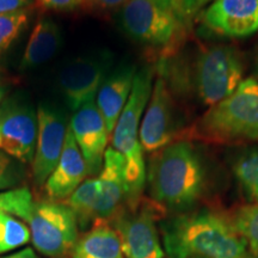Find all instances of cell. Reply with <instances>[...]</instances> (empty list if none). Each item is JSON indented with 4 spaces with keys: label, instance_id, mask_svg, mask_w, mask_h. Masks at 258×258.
Segmentation results:
<instances>
[{
    "label": "cell",
    "instance_id": "8992f818",
    "mask_svg": "<svg viewBox=\"0 0 258 258\" xmlns=\"http://www.w3.org/2000/svg\"><path fill=\"white\" fill-rule=\"evenodd\" d=\"M243 76V57L233 47L209 46L196 57L195 89L205 105L213 106L232 95L244 80Z\"/></svg>",
    "mask_w": 258,
    "mask_h": 258
},
{
    "label": "cell",
    "instance_id": "d6a6232c",
    "mask_svg": "<svg viewBox=\"0 0 258 258\" xmlns=\"http://www.w3.org/2000/svg\"><path fill=\"white\" fill-rule=\"evenodd\" d=\"M161 2H165V3H167V4H170V5H172L173 8H175V5H176V3L178 2V0H161ZM176 9V8H175Z\"/></svg>",
    "mask_w": 258,
    "mask_h": 258
},
{
    "label": "cell",
    "instance_id": "f546056e",
    "mask_svg": "<svg viewBox=\"0 0 258 258\" xmlns=\"http://www.w3.org/2000/svg\"><path fill=\"white\" fill-rule=\"evenodd\" d=\"M0 258H40L34 247H24V249L15 251L12 253H8Z\"/></svg>",
    "mask_w": 258,
    "mask_h": 258
},
{
    "label": "cell",
    "instance_id": "277c9868",
    "mask_svg": "<svg viewBox=\"0 0 258 258\" xmlns=\"http://www.w3.org/2000/svg\"><path fill=\"white\" fill-rule=\"evenodd\" d=\"M154 71L145 66L137 71L127 103L112 132V148L124 159L125 182L128 186V205L133 208L141 202V194L146 182V165L139 132L145 110L153 89Z\"/></svg>",
    "mask_w": 258,
    "mask_h": 258
},
{
    "label": "cell",
    "instance_id": "ffe728a7",
    "mask_svg": "<svg viewBox=\"0 0 258 258\" xmlns=\"http://www.w3.org/2000/svg\"><path fill=\"white\" fill-rule=\"evenodd\" d=\"M99 191L101 185L97 177L85 179L64 202L76 215L79 230H85L95 222Z\"/></svg>",
    "mask_w": 258,
    "mask_h": 258
},
{
    "label": "cell",
    "instance_id": "7c38bea8",
    "mask_svg": "<svg viewBox=\"0 0 258 258\" xmlns=\"http://www.w3.org/2000/svg\"><path fill=\"white\" fill-rule=\"evenodd\" d=\"M109 60L105 56H80L71 60L59 72V88L71 110L93 102L104 82Z\"/></svg>",
    "mask_w": 258,
    "mask_h": 258
},
{
    "label": "cell",
    "instance_id": "ba28073f",
    "mask_svg": "<svg viewBox=\"0 0 258 258\" xmlns=\"http://www.w3.org/2000/svg\"><path fill=\"white\" fill-rule=\"evenodd\" d=\"M38 133L37 112L21 96L4 98L0 104V150L19 163L31 164Z\"/></svg>",
    "mask_w": 258,
    "mask_h": 258
},
{
    "label": "cell",
    "instance_id": "d6986e66",
    "mask_svg": "<svg viewBox=\"0 0 258 258\" xmlns=\"http://www.w3.org/2000/svg\"><path fill=\"white\" fill-rule=\"evenodd\" d=\"M71 258H124L118 234L109 222H95L74 244Z\"/></svg>",
    "mask_w": 258,
    "mask_h": 258
},
{
    "label": "cell",
    "instance_id": "8fae6325",
    "mask_svg": "<svg viewBox=\"0 0 258 258\" xmlns=\"http://www.w3.org/2000/svg\"><path fill=\"white\" fill-rule=\"evenodd\" d=\"M37 121V143L31 169L35 185L41 188L59 163L70 125L62 112L48 104L38 106Z\"/></svg>",
    "mask_w": 258,
    "mask_h": 258
},
{
    "label": "cell",
    "instance_id": "5bb4252c",
    "mask_svg": "<svg viewBox=\"0 0 258 258\" xmlns=\"http://www.w3.org/2000/svg\"><path fill=\"white\" fill-rule=\"evenodd\" d=\"M70 131L85 159L88 175L95 176L101 172L110 134L95 101L74 111Z\"/></svg>",
    "mask_w": 258,
    "mask_h": 258
},
{
    "label": "cell",
    "instance_id": "d4e9b609",
    "mask_svg": "<svg viewBox=\"0 0 258 258\" xmlns=\"http://www.w3.org/2000/svg\"><path fill=\"white\" fill-rule=\"evenodd\" d=\"M233 226L247 247L258 254V203H251L238 209Z\"/></svg>",
    "mask_w": 258,
    "mask_h": 258
},
{
    "label": "cell",
    "instance_id": "83f0119b",
    "mask_svg": "<svg viewBox=\"0 0 258 258\" xmlns=\"http://www.w3.org/2000/svg\"><path fill=\"white\" fill-rule=\"evenodd\" d=\"M47 9L54 11H72L79 8L84 0H40Z\"/></svg>",
    "mask_w": 258,
    "mask_h": 258
},
{
    "label": "cell",
    "instance_id": "7a4b0ae2",
    "mask_svg": "<svg viewBox=\"0 0 258 258\" xmlns=\"http://www.w3.org/2000/svg\"><path fill=\"white\" fill-rule=\"evenodd\" d=\"M148 190L161 208L188 212L206 189V170L196 148L188 141H173L154 152L146 171Z\"/></svg>",
    "mask_w": 258,
    "mask_h": 258
},
{
    "label": "cell",
    "instance_id": "603a6c76",
    "mask_svg": "<svg viewBox=\"0 0 258 258\" xmlns=\"http://www.w3.org/2000/svg\"><path fill=\"white\" fill-rule=\"evenodd\" d=\"M30 16L29 9L0 14V59L28 27Z\"/></svg>",
    "mask_w": 258,
    "mask_h": 258
},
{
    "label": "cell",
    "instance_id": "44dd1931",
    "mask_svg": "<svg viewBox=\"0 0 258 258\" xmlns=\"http://www.w3.org/2000/svg\"><path fill=\"white\" fill-rule=\"evenodd\" d=\"M30 241L29 226L21 219L0 212V254L11 253Z\"/></svg>",
    "mask_w": 258,
    "mask_h": 258
},
{
    "label": "cell",
    "instance_id": "7402d4cb",
    "mask_svg": "<svg viewBox=\"0 0 258 258\" xmlns=\"http://www.w3.org/2000/svg\"><path fill=\"white\" fill-rule=\"evenodd\" d=\"M233 172L247 198L258 203V150L240 154L233 165Z\"/></svg>",
    "mask_w": 258,
    "mask_h": 258
},
{
    "label": "cell",
    "instance_id": "2e32d148",
    "mask_svg": "<svg viewBox=\"0 0 258 258\" xmlns=\"http://www.w3.org/2000/svg\"><path fill=\"white\" fill-rule=\"evenodd\" d=\"M88 176V166L72 132L67 133L59 163L48 177L44 190L48 200L62 202L78 189Z\"/></svg>",
    "mask_w": 258,
    "mask_h": 258
},
{
    "label": "cell",
    "instance_id": "9c48e42d",
    "mask_svg": "<svg viewBox=\"0 0 258 258\" xmlns=\"http://www.w3.org/2000/svg\"><path fill=\"white\" fill-rule=\"evenodd\" d=\"M179 132L178 111L172 92L165 74L159 70L139 132L141 147L144 152H158L172 144Z\"/></svg>",
    "mask_w": 258,
    "mask_h": 258
},
{
    "label": "cell",
    "instance_id": "cb8c5ba5",
    "mask_svg": "<svg viewBox=\"0 0 258 258\" xmlns=\"http://www.w3.org/2000/svg\"><path fill=\"white\" fill-rule=\"evenodd\" d=\"M34 202L30 189L24 185L0 192V212H6L27 222L31 215Z\"/></svg>",
    "mask_w": 258,
    "mask_h": 258
},
{
    "label": "cell",
    "instance_id": "5b68a950",
    "mask_svg": "<svg viewBox=\"0 0 258 258\" xmlns=\"http://www.w3.org/2000/svg\"><path fill=\"white\" fill-rule=\"evenodd\" d=\"M120 24L132 40L164 57L179 47L190 23L161 0H128L121 8Z\"/></svg>",
    "mask_w": 258,
    "mask_h": 258
},
{
    "label": "cell",
    "instance_id": "484cf974",
    "mask_svg": "<svg viewBox=\"0 0 258 258\" xmlns=\"http://www.w3.org/2000/svg\"><path fill=\"white\" fill-rule=\"evenodd\" d=\"M24 177V164L0 150V192L21 188Z\"/></svg>",
    "mask_w": 258,
    "mask_h": 258
},
{
    "label": "cell",
    "instance_id": "4316f807",
    "mask_svg": "<svg viewBox=\"0 0 258 258\" xmlns=\"http://www.w3.org/2000/svg\"><path fill=\"white\" fill-rule=\"evenodd\" d=\"M212 2H214V0H178L176 3L175 8L190 23L191 18L198 16L201 9L205 8L206 5L211 4Z\"/></svg>",
    "mask_w": 258,
    "mask_h": 258
},
{
    "label": "cell",
    "instance_id": "52a82bcc",
    "mask_svg": "<svg viewBox=\"0 0 258 258\" xmlns=\"http://www.w3.org/2000/svg\"><path fill=\"white\" fill-rule=\"evenodd\" d=\"M28 224L34 249L47 257L61 258L70 253L79 238L76 215L63 202H34Z\"/></svg>",
    "mask_w": 258,
    "mask_h": 258
},
{
    "label": "cell",
    "instance_id": "ac0fdd59",
    "mask_svg": "<svg viewBox=\"0 0 258 258\" xmlns=\"http://www.w3.org/2000/svg\"><path fill=\"white\" fill-rule=\"evenodd\" d=\"M61 46L62 34L59 25L49 18L40 19L30 32L19 69L28 71L42 66L55 56Z\"/></svg>",
    "mask_w": 258,
    "mask_h": 258
},
{
    "label": "cell",
    "instance_id": "9a60e30c",
    "mask_svg": "<svg viewBox=\"0 0 258 258\" xmlns=\"http://www.w3.org/2000/svg\"><path fill=\"white\" fill-rule=\"evenodd\" d=\"M97 178L99 180L101 191L95 222L112 221L128 205L124 159L112 147L106 148L103 167Z\"/></svg>",
    "mask_w": 258,
    "mask_h": 258
},
{
    "label": "cell",
    "instance_id": "3957f363",
    "mask_svg": "<svg viewBox=\"0 0 258 258\" xmlns=\"http://www.w3.org/2000/svg\"><path fill=\"white\" fill-rule=\"evenodd\" d=\"M189 135L218 145L258 143V80L244 79L232 95L209 106Z\"/></svg>",
    "mask_w": 258,
    "mask_h": 258
},
{
    "label": "cell",
    "instance_id": "836d02e7",
    "mask_svg": "<svg viewBox=\"0 0 258 258\" xmlns=\"http://www.w3.org/2000/svg\"><path fill=\"white\" fill-rule=\"evenodd\" d=\"M254 72H256V76L258 78V56H257V60H256V69H254Z\"/></svg>",
    "mask_w": 258,
    "mask_h": 258
},
{
    "label": "cell",
    "instance_id": "4fadbf2b",
    "mask_svg": "<svg viewBox=\"0 0 258 258\" xmlns=\"http://www.w3.org/2000/svg\"><path fill=\"white\" fill-rule=\"evenodd\" d=\"M200 21L218 36L249 37L258 31V0H214L200 14Z\"/></svg>",
    "mask_w": 258,
    "mask_h": 258
},
{
    "label": "cell",
    "instance_id": "6da1fadb",
    "mask_svg": "<svg viewBox=\"0 0 258 258\" xmlns=\"http://www.w3.org/2000/svg\"><path fill=\"white\" fill-rule=\"evenodd\" d=\"M169 258H249L247 244L218 213L184 212L161 225Z\"/></svg>",
    "mask_w": 258,
    "mask_h": 258
},
{
    "label": "cell",
    "instance_id": "f1b7e54d",
    "mask_svg": "<svg viewBox=\"0 0 258 258\" xmlns=\"http://www.w3.org/2000/svg\"><path fill=\"white\" fill-rule=\"evenodd\" d=\"M32 0H0V14L19 11V10L29 9Z\"/></svg>",
    "mask_w": 258,
    "mask_h": 258
},
{
    "label": "cell",
    "instance_id": "4dcf8cb0",
    "mask_svg": "<svg viewBox=\"0 0 258 258\" xmlns=\"http://www.w3.org/2000/svg\"><path fill=\"white\" fill-rule=\"evenodd\" d=\"M93 4L99 6L101 9L104 10H111L116 8H122L128 0H92Z\"/></svg>",
    "mask_w": 258,
    "mask_h": 258
},
{
    "label": "cell",
    "instance_id": "1f68e13d",
    "mask_svg": "<svg viewBox=\"0 0 258 258\" xmlns=\"http://www.w3.org/2000/svg\"><path fill=\"white\" fill-rule=\"evenodd\" d=\"M4 98H5V88L0 85V104H2V102L4 101Z\"/></svg>",
    "mask_w": 258,
    "mask_h": 258
},
{
    "label": "cell",
    "instance_id": "30bf717a",
    "mask_svg": "<svg viewBox=\"0 0 258 258\" xmlns=\"http://www.w3.org/2000/svg\"><path fill=\"white\" fill-rule=\"evenodd\" d=\"M112 227L120 238L124 258H164L153 206L139 203L124 208L112 220Z\"/></svg>",
    "mask_w": 258,
    "mask_h": 258
},
{
    "label": "cell",
    "instance_id": "e0dca14e",
    "mask_svg": "<svg viewBox=\"0 0 258 258\" xmlns=\"http://www.w3.org/2000/svg\"><path fill=\"white\" fill-rule=\"evenodd\" d=\"M137 73L134 64H122L105 77L96 97V105L104 118L108 133L112 135L125 103L131 96Z\"/></svg>",
    "mask_w": 258,
    "mask_h": 258
}]
</instances>
